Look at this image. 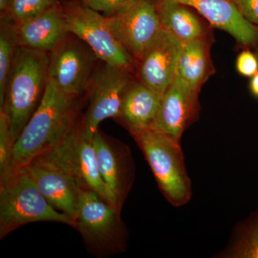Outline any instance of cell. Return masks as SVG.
Returning <instances> with one entry per match:
<instances>
[{"instance_id": "obj_1", "label": "cell", "mask_w": 258, "mask_h": 258, "mask_svg": "<svg viewBox=\"0 0 258 258\" xmlns=\"http://www.w3.org/2000/svg\"><path fill=\"white\" fill-rule=\"evenodd\" d=\"M81 99L62 92L48 79L40 105L15 143L4 176L60 143L78 120Z\"/></svg>"}, {"instance_id": "obj_2", "label": "cell", "mask_w": 258, "mask_h": 258, "mask_svg": "<svg viewBox=\"0 0 258 258\" xmlns=\"http://www.w3.org/2000/svg\"><path fill=\"white\" fill-rule=\"evenodd\" d=\"M48 52L17 46L0 111L9 121L14 143L40 105L48 81ZM15 145V144H14Z\"/></svg>"}, {"instance_id": "obj_3", "label": "cell", "mask_w": 258, "mask_h": 258, "mask_svg": "<svg viewBox=\"0 0 258 258\" xmlns=\"http://www.w3.org/2000/svg\"><path fill=\"white\" fill-rule=\"evenodd\" d=\"M52 222L76 228L71 217L52 207L25 168L0 179V239L28 224Z\"/></svg>"}, {"instance_id": "obj_4", "label": "cell", "mask_w": 258, "mask_h": 258, "mask_svg": "<svg viewBox=\"0 0 258 258\" xmlns=\"http://www.w3.org/2000/svg\"><path fill=\"white\" fill-rule=\"evenodd\" d=\"M131 135L143 152L166 200L174 207L189 203L192 189L185 166L181 141L173 138L155 125Z\"/></svg>"}, {"instance_id": "obj_5", "label": "cell", "mask_w": 258, "mask_h": 258, "mask_svg": "<svg viewBox=\"0 0 258 258\" xmlns=\"http://www.w3.org/2000/svg\"><path fill=\"white\" fill-rule=\"evenodd\" d=\"M76 222L88 251L96 257L125 250L127 231L120 212L92 190H81Z\"/></svg>"}, {"instance_id": "obj_6", "label": "cell", "mask_w": 258, "mask_h": 258, "mask_svg": "<svg viewBox=\"0 0 258 258\" xmlns=\"http://www.w3.org/2000/svg\"><path fill=\"white\" fill-rule=\"evenodd\" d=\"M70 33L91 47L101 62L136 76V62L112 33L106 18L80 0H60Z\"/></svg>"}, {"instance_id": "obj_7", "label": "cell", "mask_w": 258, "mask_h": 258, "mask_svg": "<svg viewBox=\"0 0 258 258\" xmlns=\"http://www.w3.org/2000/svg\"><path fill=\"white\" fill-rule=\"evenodd\" d=\"M136 77L128 71L101 62L93 73L86 92L89 103L80 120L85 138L92 140L100 123L107 118L116 120L125 90Z\"/></svg>"}, {"instance_id": "obj_8", "label": "cell", "mask_w": 258, "mask_h": 258, "mask_svg": "<svg viewBox=\"0 0 258 258\" xmlns=\"http://www.w3.org/2000/svg\"><path fill=\"white\" fill-rule=\"evenodd\" d=\"M98 61L91 47L69 33L49 54L48 79L66 94L83 98Z\"/></svg>"}, {"instance_id": "obj_9", "label": "cell", "mask_w": 258, "mask_h": 258, "mask_svg": "<svg viewBox=\"0 0 258 258\" xmlns=\"http://www.w3.org/2000/svg\"><path fill=\"white\" fill-rule=\"evenodd\" d=\"M44 153L63 166L82 189L92 190L120 212L100 174L92 140L83 137L80 120L60 143Z\"/></svg>"}, {"instance_id": "obj_10", "label": "cell", "mask_w": 258, "mask_h": 258, "mask_svg": "<svg viewBox=\"0 0 258 258\" xmlns=\"http://www.w3.org/2000/svg\"><path fill=\"white\" fill-rule=\"evenodd\" d=\"M105 18L112 33L136 63L162 30L152 0H142L123 14Z\"/></svg>"}, {"instance_id": "obj_11", "label": "cell", "mask_w": 258, "mask_h": 258, "mask_svg": "<svg viewBox=\"0 0 258 258\" xmlns=\"http://www.w3.org/2000/svg\"><path fill=\"white\" fill-rule=\"evenodd\" d=\"M23 168L52 207L76 222L80 195L83 189L63 166L43 153Z\"/></svg>"}, {"instance_id": "obj_12", "label": "cell", "mask_w": 258, "mask_h": 258, "mask_svg": "<svg viewBox=\"0 0 258 258\" xmlns=\"http://www.w3.org/2000/svg\"><path fill=\"white\" fill-rule=\"evenodd\" d=\"M92 142L100 174L120 212L134 181V166L130 150L99 130L93 136Z\"/></svg>"}, {"instance_id": "obj_13", "label": "cell", "mask_w": 258, "mask_h": 258, "mask_svg": "<svg viewBox=\"0 0 258 258\" xmlns=\"http://www.w3.org/2000/svg\"><path fill=\"white\" fill-rule=\"evenodd\" d=\"M183 44L165 30L136 63V77L161 97L171 86L177 74Z\"/></svg>"}, {"instance_id": "obj_14", "label": "cell", "mask_w": 258, "mask_h": 258, "mask_svg": "<svg viewBox=\"0 0 258 258\" xmlns=\"http://www.w3.org/2000/svg\"><path fill=\"white\" fill-rule=\"evenodd\" d=\"M200 92L176 76L161 98L154 125L176 140L181 141L185 131L200 117Z\"/></svg>"}, {"instance_id": "obj_15", "label": "cell", "mask_w": 258, "mask_h": 258, "mask_svg": "<svg viewBox=\"0 0 258 258\" xmlns=\"http://www.w3.org/2000/svg\"><path fill=\"white\" fill-rule=\"evenodd\" d=\"M10 23L17 46L48 53L70 33L60 0L42 14Z\"/></svg>"}, {"instance_id": "obj_16", "label": "cell", "mask_w": 258, "mask_h": 258, "mask_svg": "<svg viewBox=\"0 0 258 258\" xmlns=\"http://www.w3.org/2000/svg\"><path fill=\"white\" fill-rule=\"evenodd\" d=\"M191 7L213 28L220 29L235 38L239 47L255 48L258 44V26L245 20L233 0H168Z\"/></svg>"}, {"instance_id": "obj_17", "label": "cell", "mask_w": 258, "mask_h": 258, "mask_svg": "<svg viewBox=\"0 0 258 258\" xmlns=\"http://www.w3.org/2000/svg\"><path fill=\"white\" fill-rule=\"evenodd\" d=\"M161 98L137 77L134 78L125 90L117 121L130 134L152 126L157 118Z\"/></svg>"}, {"instance_id": "obj_18", "label": "cell", "mask_w": 258, "mask_h": 258, "mask_svg": "<svg viewBox=\"0 0 258 258\" xmlns=\"http://www.w3.org/2000/svg\"><path fill=\"white\" fill-rule=\"evenodd\" d=\"M152 1L163 30L183 45L213 34V27L191 7L168 0Z\"/></svg>"}, {"instance_id": "obj_19", "label": "cell", "mask_w": 258, "mask_h": 258, "mask_svg": "<svg viewBox=\"0 0 258 258\" xmlns=\"http://www.w3.org/2000/svg\"><path fill=\"white\" fill-rule=\"evenodd\" d=\"M214 42L215 38L212 34L183 45L176 76L197 91H200L203 85L216 72L211 58Z\"/></svg>"}, {"instance_id": "obj_20", "label": "cell", "mask_w": 258, "mask_h": 258, "mask_svg": "<svg viewBox=\"0 0 258 258\" xmlns=\"http://www.w3.org/2000/svg\"><path fill=\"white\" fill-rule=\"evenodd\" d=\"M217 257L258 258V213L237 229L227 247Z\"/></svg>"}, {"instance_id": "obj_21", "label": "cell", "mask_w": 258, "mask_h": 258, "mask_svg": "<svg viewBox=\"0 0 258 258\" xmlns=\"http://www.w3.org/2000/svg\"><path fill=\"white\" fill-rule=\"evenodd\" d=\"M0 21V106H2L14 63L17 45L13 39L9 22L3 20Z\"/></svg>"}, {"instance_id": "obj_22", "label": "cell", "mask_w": 258, "mask_h": 258, "mask_svg": "<svg viewBox=\"0 0 258 258\" xmlns=\"http://www.w3.org/2000/svg\"><path fill=\"white\" fill-rule=\"evenodd\" d=\"M60 0H12L8 14L1 20L17 23L34 18L58 4Z\"/></svg>"}, {"instance_id": "obj_23", "label": "cell", "mask_w": 258, "mask_h": 258, "mask_svg": "<svg viewBox=\"0 0 258 258\" xmlns=\"http://www.w3.org/2000/svg\"><path fill=\"white\" fill-rule=\"evenodd\" d=\"M14 144L7 115L0 111V178L9 170Z\"/></svg>"}, {"instance_id": "obj_24", "label": "cell", "mask_w": 258, "mask_h": 258, "mask_svg": "<svg viewBox=\"0 0 258 258\" xmlns=\"http://www.w3.org/2000/svg\"><path fill=\"white\" fill-rule=\"evenodd\" d=\"M142 0H81V3L105 17L123 14Z\"/></svg>"}, {"instance_id": "obj_25", "label": "cell", "mask_w": 258, "mask_h": 258, "mask_svg": "<svg viewBox=\"0 0 258 258\" xmlns=\"http://www.w3.org/2000/svg\"><path fill=\"white\" fill-rule=\"evenodd\" d=\"M236 69L241 76L251 78L258 72V57L248 48H244L237 55Z\"/></svg>"}, {"instance_id": "obj_26", "label": "cell", "mask_w": 258, "mask_h": 258, "mask_svg": "<svg viewBox=\"0 0 258 258\" xmlns=\"http://www.w3.org/2000/svg\"><path fill=\"white\" fill-rule=\"evenodd\" d=\"M242 16L258 26V0H233Z\"/></svg>"}, {"instance_id": "obj_27", "label": "cell", "mask_w": 258, "mask_h": 258, "mask_svg": "<svg viewBox=\"0 0 258 258\" xmlns=\"http://www.w3.org/2000/svg\"><path fill=\"white\" fill-rule=\"evenodd\" d=\"M249 88L251 93L258 98V72L251 77Z\"/></svg>"}, {"instance_id": "obj_28", "label": "cell", "mask_w": 258, "mask_h": 258, "mask_svg": "<svg viewBox=\"0 0 258 258\" xmlns=\"http://www.w3.org/2000/svg\"><path fill=\"white\" fill-rule=\"evenodd\" d=\"M12 0H0V19L5 18L9 11Z\"/></svg>"}, {"instance_id": "obj_29", "label": "cell", "mask_w": 258, "mask_h": 258, "mask_svg": "<svg viewBox=\"0 0 258 258\" xmlns=\"http://www.w3.org/2000/svg\"><path fill=\"white\" fill-rule=\"evenodd\" d=\"M255 53H256V55H257V57H258V44L257 45V46L255 47Z\"/></svg>"}, {"instance_id": "obj_30", "label": "cell", "mask_w": 258, "mask_h": 258, "mask_svg": "<svg viewBox=\"0 0 258 258\" xmlns=\"http://www.w3.org/2000/svg\"><path fill=\"white\" fill-rule=\"evenodd\" d=\"M80 1H81V0H80Z\"/></svg>"}]
</instances>
